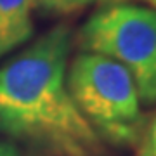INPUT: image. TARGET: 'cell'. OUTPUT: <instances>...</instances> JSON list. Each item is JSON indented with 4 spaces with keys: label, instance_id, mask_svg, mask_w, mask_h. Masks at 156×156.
<instances>
[{
    "label": "cell",
    "instance_id": "obj_2",
    "mask_svg": "<svg viewBox=\"0 0 156 156\" xmlns=\"http://www.w3.org/2000/svg\"><path fill=\"white\" fill-rule=\"evenodd\" d=\"M68 90L97 135L116 146L140 140L144 115L130 71L120 62L94 52L73 59L66 76Z\"/></svg>",
    "mask_w": 156,
    "mask_h": 156
},
{
    "label": "cell",
    "instance_id": "obj_6",
    "mask_svg": "<svg viewBox=\"0 0 156 156\" xmlns=\"http://www.w3.org/2000/svg\"><path fill=\"white\" fill-rule=\"evenodd\" d=\"M0 156H19V151L12 142L0 139Z\"/></svg>",
    "mask_w": 156,
    "mask_h": 156
},
{
    "label": "cell",
    "instance_id": "obj_7",
    "mask_svg": "<svg viewBox=\"0 0 156 156\" xmlns=\"http://www.w3.org/2000/svg\"><path fill=\"white\" fill-rule=\"evenodd\" d=\"M135 156H156V153H154V149L151 147V144H149V142L146 140V142H144V146L140 147V151H139V153H137Z\"/></svg>",
    "mask_w": 156,
    "mask_h": 156
},
{
    "label": "cell",
    "instance_id": "obj_9",
    "mask_svg": "<svg viewBox=\"0 0 156 156\" xmlns=\"http://www.w3.org/2000/svg\"><path fill=\"white\" fill-rule=\"evenodd\" d=\"M144 2H147L151 7H154V11H156V0H144Z\"/></svg>",
    "mask_w": 156,
    "mask_h": 156
},
{
    "label": "cell",
    "instance_id": "obj_8",
    "mask_svg": "<svg viewBox=\"0 0 156 156\" xmlns=\"http://www.w3.org/2000/svg\"><path fill=\"white\" fill-rule=\"evenodd\" d=\"M147 142L151 144V147L156 153V118H154V122H153V125H151V132H149V137H147Z\"/></svg>",
    "mask_w": 156,
    "mask_h": 156
},
{
    "label": "cell",
    "instance_id": "obj_3",
    "mask_svg": "<svg viewBox=\"0 0 156 156\" xmlns=\"http://www.w3.org/2000/svg\"><path fill=\"white\" fill-rule=\"evenodd\" d=\"M83 52L106 56L127 68L142 102H156V11L118 2L101 7L76 37Z\"/></svg>",
    "mask_w": 156,
    "mask_h": 156
},
{
    "label": "cell",
    "instance_id": "obj_5",
    "mask_svg": "<svg viewBox=\"0 0 156 156\" xmlns=\"http://www.w3.org/2000/svg\"><path fill=\"white\" fill-rule=\"evenodd\" d=\"M118 2H125V0H33V7L52 14H73L92 5L104 7Z\"/></svg>",
    "mask_w": 156,
    "mask_h": 156
},
{
    "label": "cell",
    "instance_id": "obj_1",
    "mask_svg": "<svg viewBox=\"0 0 156 156\" xmlns=\"http://www.w3.org/2000/svg\"><path fill=\"white\" fill-rule=\"evenodd\" d=\"M71 30L61 24L0 68V134L56 156H94L101 147L68 90Z\"/></svg>",
    "mask_w": 156,
    "mask_h": 156
},
{
    "label": "cell",
    "instance_id": "obj_4",
    "mask_svg": "<svg viewBox=\"0 0 156 156\" xmlns=\"http://www.w3.org/2000/svg\"><path fill=\"white\" fill-rule=\"evenodd\" d=\"M31 12L33 0H0V57L31 38Z\"/></svg>",
    "mask_w": 156,
    "mask_h": 156
}]
</instances>
